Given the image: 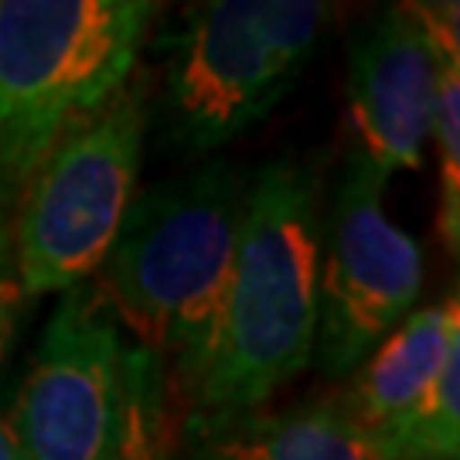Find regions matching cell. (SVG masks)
Masks as SVG:
<instances>
[{
  "instance_id": "5",
  "label": "cell",
  "mask_w": 460,
  "mask_h": 460,
  "mask_svg": "<svg viewBox=\"0 0 460 460\" xmlns=\"http://www.w3.org/2000/svg\"><path fill=\"white\" fill-rule=\"evenodd\" d=\"M147 127V85L130 75L34 167L11 218L21 294H66L96 273L133 201Z\"/></svg>"
},
{
  "instance_id": "11",
  "label": "cell",
  "mask_w": 460,
  "mask_h": 460,
  "mask_svg": "<svg viewBox=\"0 0 460 460\" xmlns=\"http://www.w3.org/2000/svg\"><path fill=\"white\" fill-rule=\"evenodd\" d=\"M429 49L437 55V93H433V130L437 140V235L450 260L460 252V31L457 4H410Z\"/></svg>"
},
{
  "instance_id": "10",
  "label": "cell",
  "mask_w": 460,
  "mask_h": 460,
  "mask_svg": "<svg viewBox=\"0 0 460 460\" xmlns=\"http://www.w3.org/2000/svg\"><path fill=\"white\" fill-rule=\"evenodd\" d=\"M460 351V304L457 294L412 311L382 345L345 378V393L334 402L365 433L410 412L444 365Z\"/></svg>"
},
{
  "instance_id": "13",
  "label": "cell",
  "mask_w": 460,
  "mask_h": 460,
  "mask_svg": "<svg viewBox=\"0 0 460 460\" xmlns=\"http://www.w3.org/2000/svg\"><path fill=\"white\" fill-rule=\"evenodd\" d=\"M164 376L154 368L133 399L130 429L123 444V460H167V406Z\"/></svg>"
},
{
  "instance_id": "15",
  "label": "cell",
  "mask_w": 460,
  "mask_h": 460,
  "mask_svg": "<svg viewBox=\"0 0 460 460\" xmlns=\"http://www.w3.org/2000/svg\"><path fill=\"white\" fill-rule=\"evenodd\" d=\"M0 460H28L24 457V450L17 447L14 433H11L7 423H0Z\"/></svg>"
},
{
  "instance_id": "12",
  "label": "cell",
  "mask_w": 460,
  "mask_h": 460,
  "mask_svg": "<svg viewBox=\"0 0 460 460\" xmlns=\"http://www.w3.org/2000/svg\"><path fill=\"white\" fill-rule=\"evenodd\" d=\"M382 460H457L460 454V351L429 393L399 420L368 433Z\"/></svg>"
},
{
  "instance_id": "2",
  "label": "cell",
  "mask_w": 460,
  "mask_h": 460,
  "mask_svg": "<svg viewBox=\"0 0 460 460\" xmlns=\"http://www.w3.org/2000/svg\"><path fill=\"white\" fill-rule=\"evenodd\" d=\"M321 235V181L311 167L283 157L256 167L218 351L188 416L266 410L314 362Z\"/></svg>"
},
{
  "instance_id": "6",
  "label": "cell",
  "mask_w": 460,
  "mask_h": 460,
  "mask_svg": "<svg viewBox=\"0 0 460 460\" xmlns=\"http://www.w3.org/2000/svg\"><path fill=\"white\" fill-rule=\"evenodd\" d=\"M154 368L93 283L66 290L11 412L17 447L28 460H123L133 399Z\"/></svg>"
},
{
  "instance_id": "14",
  "label": "cell",
  "mask_w": 460,
  "mask_h": 460,
  "mask_svg": "<svg viewBox=\"0 0 460 460\" xmlns=\"http://www.w3.org/2000/svg\"><path fill=\"white\" fill-rule=\"evenodd\" d=\"M17 273H14V239H11V212L0 208V358L7 345V317L17 296Z\"/></svg>"
},
{
  "instance_id": "9",
  "label": "cell",
  "mask_w": 460,
  "mask_h": 460,
  "mask_svg": "<svg viewBox=\"0 0 460 460\" xmlns=\"http://www.w3.org/2000/svg\"><path fill=\"white\" fill-rule=\"evenodd\" d=\"M184 460H382L334 399L294 410L184 416Z\"/></svg>"
},
{
  "instance_id": "8",
  "label": "cell",
  "mask_w": 460,
  "mask_h": 460,
  "mask_svg": "<svg viewBox=\"0 0 460 460\" xmlns=\"http://www.w3.org/2000/svg\"><path fill=\"white\" fill-rule=\"evenodd\" d=\"M437 55L410 4L382 11L348 51V123L362 164L389 178L423 167L433 130Z\"/></svg>"
},
{
  "instance_id": "4",
  "label": "cell",
  "mask_w": 460,
  "mask_h": 460,
  "mask_svg": "<svg viewBox=\"0 0 460 460\" xmlns=\"http://www.w3.org/2000/svg\"><path fill=\"white\" fill-rule=\"evenodd\" d=\"M328 14L317 0L191 4L167 38V140L181 154H208L252 130L304 72Z\"/></svg>"
},
{
  "instance_id": "7",
  "label": "cell",
  "mask_w": 460,
  "mask_h": 460,
  "mask_svg": "<svg viewBox=\"0 0 460 460\" xmlns=\"http://www.w3.org/2000/svg\"><path fill=\"white\" fill-rule=\"evenodd\" d=\"M385 181L348 157L324 218L314 358L328 378L351 376L416 311L423 294L427 256L385 212Z\"/></svg>"
},
{
  "instance_id": "1",
  "label": "cell",
  "mask_w": 460,
  "mask_h": 460,
  "mask_svg": "<svg viewBox=\"0 0 460 460\" xmlns=\"http://www.w3.org/2000/svg\"><path fill=\"white\" fill-rule=\"evenodd\" d=\"M252 171L208 161L133 195L96 277L116 321L164 376L184 416L212 372Z\"/></svg>"
},
{
  "instance_id": "3",
  "label": "cell",
  "mask_w": 460,
  "mask_h": 460,
  "mask_svg": "<svg viewBox=\"0 0 460 460\" xmlns=\"http://www.w3.org/2000/svg\"><path fill=\"white\" fill-rule=\"evenodd\" d=\"M147 0H0V208L62 137L130 83Z\"/></svg>"
}]
</instances>
